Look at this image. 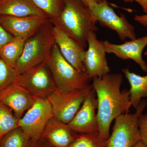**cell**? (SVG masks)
Here are the masks:
<instances>
[{
  "mask_svg": "<svg viewBox=\"0 0 147 147\" xmlns=\"http://www.w3.org/2000/svg\"><path fill=\"white\" fill-rule=\"evenodd\" d=\"M121 74H109L93 78V88L97 100V118L100 137L108 140L112 121L119 116L128 113L131 106L129 91L121 90Z\"/></svg>",
  "mask_w": 147,
  "mask_h": 147,
  "instance_id": "6da1fadb",
  "label": "cell"
},
{
  "mask_svg": "<svg viewBox=\"0 0 147 147\" xmlns=\"http://www.w3.org/2000/svg\"><path fill=\"white\" fill-rule=\"evenodd\" d=\"M49 20L85 49L90 32L98 30L91 11L81 0H64L60 13Z\"/></svg>",
  "mask_w": 147,
  "mask_h": 147,
  "instance_id": "7a4b0ae2",
  "label": "cell"
},
{
  "mask_svg": "<svg viewBox=\"0 0 147 147\" xmlns=\"http://www.w3.org/2000/svg\"><path fill=\"white\" fill-rule=\"evenodd\" d=\"M53 27L49 19L26 40L15 67L18 75L47 60L55 43Z\"/></svg>",
  "mask_w": 147,
  "mask_h": 147,
  "instance_id": "3957f363",
  "label": "cell"
},
{
  "mask_svg": "<svg viewBox=\"0 0 147 147\" xmlns=\"http://www.w3.org/2000/svg\"><path fill=\"white\" fill-rule=\"evenodd\" d=\"M46 61L60 91L70 92L86 89L92 86L87 72L78 71L66 60L56 43Z\"/></svg>",
  "mask_w": 147,
  "mask_h": 147,
  "instance_id": "277c9868",
  "label": "cell"
},
{
  "mask_svg": "<svg viewBox=\"0 0 147 147\" xmlns=\"http://www.w3.org/2000/svg\"><path fill=\"white\" fill-rule=\"evenodd\" d=\"M147 105V100H142L135 113L122 114L115 119L107 147H133L141 140L139 119Z\"/></svg>",
  "mask_w": 147,
  "mask_h": 147,
  "instance_id": "5b68a950",
  "label": "cell"
},
{
  "mask_svg": "<svg viewBox=\"0 0 147 147\" xmlns=\"http://www.w3.org/2000/svg\"><path fill=\"white\" fill-rule=\"evenodd\" d=\"M35 97L47 99L57 89L46 61L18 75L16 82Z\"/></svg>",
  "mask_w": 147,
  "mask_h": 147,
  "instance_id": "8992f818",
  "label": "cell"
},
{
  "mask_svg": "<svg viewBox=\"0 0 147 147\" xmlns=\"http://www.w3.org/2000/svg\"><path fill=\"white\" fill-rule=\"evenodd\" d=\"M53 117L48 99L35 97L32 105L18 120L19 127L30 140L39 139L46 124Z\"/></svg>",
  "mask_w": 147,
  "mask_h": 147,
  "instance_id": "52a82bcc",
  "label": "cell"
},
{
  "mask_svg": "<svg viewBox=\"0 0 147 147\" xmlns=\"http://www.w3.org/2000/svg\"><path fill=\"white\" fill-rule=\"evenodd\" d=\"M96 22L100 26L115 31L122 41L137 38L135 28L123 13L118 16L107 0H102L90 9Z\"/></svg>",
  "mask_w": 147,
  "mask_h": 147,
  "instance_id": "ba28073f",
  "label": "cell"
},
{
  "mask_svg": "<svg viewBox=\"0 0 147 147\" xmlns=\"http://www.w3.org/2000/svg\"><path fill=\"white\" fill-rule=\"evenodd\" d=\"M92 86L81 90L63 93L57 89L48 98L53 117L68 124L73 119L83 104Z\"/></svg>",
  "mask_w": 147,
  "mask_h": 147,
  "instance_id": "9c48e42d",
  "label": "cell"
},
{
  "mask_svg": "<svg viewBox=\"0 0 147 147\" xmlns=\"http://www.w3.org/2000/svg\"><path fill=\"white\" fill-rule=\"evenodd\" d=\"M87 43L88 47L84 53L83 63L90 79L102 77L109 73L110 67L103 42L97 39L95 32H90Z\"/></svg>",
  "mask_w": 147,
  "mask_h": 147,
  "instance_id": "30bf717a",
  "label": "cell"
},
{
  "mask_svg": "<svg viewBox=\"0 0 147 147\" xmlns=\"http://www.w3.org/2000/svg\"><path fill=\"white\" fill-rule=\"evenodd\" d=\"M97 105L96 93L92 87L79 111L67 124L69 128L79 134L98 132Z\"/></svg>",
  "mask_w": 147,
  "mask_h": 147,
  "instance_id": "8fae6325",
  "label": "cell"
},
{
  "mask_svg": "<svg viewBox=\"0 0 147 147\" xmlns=\"http://www.w3.org/2000/svg\"><path fill=\"white\" fill-rule=\"evenodd\" d=\"M48 20L47 16L39 15L0 16V24L13 37H19L26 39Z\"/></svg>",
  "mask_w": 147,
  "mask_h": 147,
  "instance_id": "7c38bea8",
  "label": "cell"
},
{
  "mask_svg": "<svg viewBox=\"0 0 147 147\" xmlns=\"http://www.w3.org/2000/svg\"><path fill=\"white\" fill-rule=\"evenodd\" d=\"M35 98L28 91L16 83L0 92V103L10 108L18 120L32 105Z\"/></svg>",
  "mask_w": 147,
  "mask_h": 147,
  "instance_id": "4fadbf2b",
  "label": "cell"
},
{
  "mask_svg": "<svg viewBox=\"0 0 147 147\" xmlns=\"http://www.w3.org/2000/svg\"><path fill=\"white\" fill-rule=\"evenodd\" d=\"M106 53L114 54L122 59H132L139 64L143 71L147 72V64L142 57L143 50L147 45V36L126 41L121 44L103 42Z\"/></svg>",
  "mask_w": 147,
  "mask_h": 147,
  "instance_id": "5bb4252c",
  "label": "cell"
},
{
  "mask_svg": "<svg viewBox=\"0 0 147 147\" xmlns=\"http://www.w3.org/2000/svg\"><path fill=\"white\" fill-rule=\"evenodd\" d=\"M53 34L55 43L66 60L78 71L86 72L83 63L85 48L58 27L54 26Z\"/></svg>",
  "mask_w": 147,
  "mask_h": 147,
  "instance_id": "9a60e30c",
  "label": "cell"
},
{
  "mask_svg": "<svg viewBox=\"0 0 147 147\" xmlns=\"http://www.w3.org/2000/svg\"><path fill=\"white\" fill-rule=\"evenodd\" d=\"M79 133L64 123L52 117L48 121L40 138L53 147H68Z\"/></svg>",
  "mask_w": 147,
  "mask_h": 147,
  "instance_id": "2e32d148",
  "label": "cell"
},
{
  "mask_svg": "<svg viewBox=\"0 0 147 147\" xmlns=\"http://www.w3.org/2000/svg\"><path fill=\"white\" fill-rule=\"evenodd\" d=\"M5 15L47 16L32 0H0V16Z\"/></svg>",
  "mask_w": 147,
  "mask_h": 147,
  "instance_id": "e0dca14e",
  "label": "cell"
},
{
  "mask_svg": "<svg viewBox=\"0 0 147 147\" xmlns=\"http://www.w3.org/2000/svg\"><path fill=\"white\" fill-rule=\"evenodd\" d=\"M130 84L129 90L131 106L136 109L142 98L147 97V74L142 76L131 72L128 68L122 69Z\"/></svg>",
  "mask_w": 147,
  "mask_h": 147,
  "instance_id": "ac0fdd59",
  "label": "cell"
},
{
  "mask_svg": "<svg viewBox=\"0 0 147 147\" xmlns=\"http://www.w3.org/2000/svg\"><path fill=\"white\" fill-rule=\"evenodd\" d=\"M27 39L14 37L12 40L0 48V58L9 66L15 69L16 63L23 53Z\"/></svg>",
  "mask_w": 147,
  "mask_h": 147,
  "instance_id": "d6986e66",
  "label": "cell"
},
{
  "mask_svg": "<svg viewBox=\"0 0 147 147\" xmlns=\"http://www.w3.org/2000/svg\"><path fill=\"white\" fill-rule=\"evenodd\" d=\"M29 139L20 127L11 130L0 139V147H28Z\"/></svg>",
  "mask_w": 147,
  "mask_h": 147,
  "instance_id": "ffe728a7",
  "label": "cell"
},
{
  "mask_svg": "<svg viewBox=\"0 0 147 147\" xmlns=\"http://www.w3.org/2000/svg\"><path fill=\"white\" fill-rule=\"evenodd\" d=\"M108 140L100 137L99 132L79 134L68 147H107Z\"/></svg>",
  "mask_w": 147,
  "mask_h": 147,
  "instance_id": "44dd1931",
  "label": "cell"
},
{
  "mask_svg": "<svg viewBox=\"0 0 147 147\" xmlns=\"http://www.w3.org/2000/svg\"><path fill=\"white\" fill-rule=\"evenodd\" d=\"M18 127V119L12 110L0 103V139L9 131Z\"/></svg>",
  "mask_w": 147,
  "mask_h": 147,
  "instance_id": "7402d4cb",
  "label": "cell"
},
{
  "mask_svg": "<svg viewBox=\"0 0 147 147\" xmlns=\"http://www.w3.org/2000/svg\"><path fill=\"white\" fill-rule=\"evenodd\" d=\"M49 20L56 18L63 8L64 0H32Z\"/></svg>",
  "mask_w": 147,
  "mask_h": 147,
  "instance_id": "603a6c76",
  "label": "cell"
},
{
  "mask_svg": "<svg viewBox=\"0 0 147 147\" xmlns=\"http://www.w3.org/2000/svg\"><path fill=\"white\" fill-rule=\"evenodd\" d=\"M15 69L0 58V92L16 82L18 76Z\"/></svg>",
  "mask_w": 147,
  "mask_h": 147,
  "instance_id": "cb8c5ba5",
  "label": "cell"
},
{
  "mask_svg": "<svg viewBox=\"0 0 147 147\" xmlns=\"http://www.w3.org/2000/svg\"><path fill=\"white\" fill-rule=\"evenodd\" d=\"M139 127L141 141L147 146V113L139 117Z\"/></svg>",
  "mask_w": 147,
  "mask_h": 147,
  "instance_id": "d4e9b609",
  "label": "cell"
},
{
  "mask_svg": "<svg viewBox=\"0 0 147 147\" xmlns=\"http://www.w3.org/2000/svg\"><path fill=\"white\" fill-rule=\"evenodd\" d=\"M14 37L9 34L0 24V48L6 43L10 42Z\"/></svg>",
  "mask_w": 147,
  "mask_h": 147,
  "instance_id": "484cf974",
  "label": "cell"
},
{
  "mask_svg": "<svg viewBox=\"0 0 147 147\" xmlns=\"http://www.w3.org/2000/svg\"><path fill=\"white\" fill-rule=\"evenodd\" d=\"M28 147H53L43 140L42 138L30 140Z\"/></svg>",
  "mask_w": 147,
  "mask_h": 147,
  "instance_id": "4316f807",
  "label": "cell"
},
{
  "mask_svg": "<svg viewBox=\"0 0 147 147\" xmlns=\"http://www.w3.org/2000/svg\"><path fill=\"white\" fill-rule=\"evenodd\" d=\"M134 20L137 21L139 24L142 25L143 26H147V14L144 15H135L134 17Z\"/></svg>",
  "mask_w": 147,
  "mask_h": 147,
  "instance_id": "83f0119b",
  "label": "cell"
},
{
  "mask_svg": "<svg viewBox=\"0 0 147 147\" xmlns=\"http://www.w3.org/2000/svg\"><path fill=\"white\" fill-rule=\"evenodd\" d=\"M126 3H132L137 2L142 7L145 14H147V0H123Z\"/></svg>",
  "mask_w": 147,
  "mask_h": 147,
  "instance_id": "f1b7e54d",
  "label": "cell"
},
{
  "mask_svg": "<svg viewBox=\"0 0 147 147\" xmlns=\"http://www.w3.org/2000/svg\"><path fill=\"white\" fill-rule=\"evenodd\" d=\"M87 7L90 9L95 4L99 3L102 0H81Z\"/></svg>",
  "mask_w": 147,
  "mask_h": 147,
  "instance_id": "f546056e",
  "label": "cell"
},
{
  "mask_svg": "<svg viewBox=\"0 0 147 147\" xmlns=\"http://www.w3.org/2000/svg\"><path fill=\"white\" fill-rule=\"evenodd\" d=\"M133 147H147V146L142 142V141L140 140L139 142H137Z\"/></svg>",
  "mask_w": 147,
  "mask_h": 147,
  "instance_id": "4dcf8cb0",
  "label": "cell"
},
{
  "mask_svg": "<svg viewBox=\"0 0 147 147\" xmlns=\"http://www.w3.org/2000/svg\"><path fill=\"white\" fill-rule=\"evenodd\" d=\"M144 55H145V56H147V50H146V52H145V53H144Z\"/></svg>",
  "mask_w": 147,
  "mask_h": 147,
  "instance_id": "1f68e13d",
  "label": "cell"
}]
</instances>
